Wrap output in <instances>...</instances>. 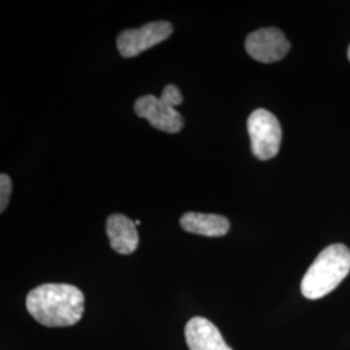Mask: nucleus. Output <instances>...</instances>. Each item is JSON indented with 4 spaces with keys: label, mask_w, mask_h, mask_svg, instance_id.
Instances as JSON below:
<instances>
[{
    "label": "nucleus",
    "mask_w": 350,
    "mask_h": 350,
    "mask_svg": "<svg viewBox=\"0 0 350 350\" xmlns=\"http://www.w3.org/2000/svg\"><path fill=\"white\" fill-rule=\"evenodd\" d=\"M173 34V26L167 21H154L139 29H127L117 37L118 52L126 57H135L144 51L166 40Z\"/></svg>",
    "instance_id": "nucleus-5"
},
{
    "label": "nucleus",
    "mask_w": 350,
    "mask_h": 350,
    "mask_svg": "<svg viewBox=\"0 0 350 350\" xmlns=\"http://www.w3.org/2000/svg\"><path fill=\"white\" fill-rule=\"evenodd\" d=\"M247 126L252 153L262 161L275 157L282 143V126L275 116L266 109H256Z\"/></svg>",
    "instance_id": "nucleus-4"
},
{
    "label": "nucleus",
    "mask_w": 350,
    "mask_h": 350,
    "mask_svg": "<svg viewBox=\"0 0 350 350\" xmlns=\"http://www.w3.org/2000/svg\"><path fill=\"white\" fill-rule=\"evenodd\" d=\"M183 103V95L175 85L165 86L161 98L146 95L134 104V111L139 117L146 118L154 129L176 134L183 127V117L175 107Z\"/></svg>",
    "instance_id": "nucleus-3"
},
{
    "label": "nucleus",
    "mask_w": 350,
    "mask_h": 350,
    "mask_svg": "<svg viewBox=\"0 0 350 350\" xmlns=\"http://www.w3.org/2000/svg\"><path fill=\"white\" fill-rule=\"evenodd\" d=\"M107 235L111 247L120 254H131L139 245L137 225L124 214H112L107 219Z\"/></svg>",
    "instance_id": "nucleus-8"
},
{
    "label": "nucleus",
    "mask_w": 350,
    "mask_h": 350,
    "mask_svg": "<svg viewBox=\"0 0 350 350\" xmlns=\"http://www.w3.org/2000/svg\"><path fill=\"white\" fill-rule=\"evenodd\" d=\"M12 192V180L7 174L0 175V212H4L8 206Z\"/></svg>",
    "instance_id": "nucleus-10"
},
{
    "label": "nucleus",
    "mask_w": 350,
    "mask_h": 350,
    "mask_svg": "<svg viewBox=\"0 0 350 350\" xmlns=\"http://www.w3.org/2000/svg\"><path fill=\"white\" fill-rule=\"evenodd\" d=\"M26 309L46 327H69L78 323L85 312V296L72 284L47 283L26 296Z\"/></svg>",
    "instance_id": "nucleus-1"
},
{
    "label": "nucleus",
    "mask_w": 350,
    "mask_h": 350,
    "mask_svg": "<svg viewBox=\"0 0 350 350\" xmlns=\"http://www.w3.org/2000/svg\"><path fill=\"white\" fill-rule=\"evenodd\" d=\"M185 338L189 350H234L227 345L219 329L202 317L188 321Z\"/></svg>",
    "instance_id": "nucleus-7"
},
{
    "label": "nucleus",
    "mask_w": 350,
    "mask_h": 350,
    "mask_svg": "<svg viewBox=\"0 0 350 350\" xmlns=\"http://www.w3.org/2000/svg\"><path fill=\"white\" fill-rule=\"evenodd\" d=\"M348 56H349V60H350V46H349V50H348Z\"/></svg>",
    "instance_id": "nucleus-11"
},
{
    "label": "nucleus",
    "mask_w": 350,
    "mask_h": 350,
    "mask_svg": "<svg viewBox=\"0 0 350 350\" xmlns=\"http://www.w3.org/2000/svg\"><path fill=\"white\" fill-rule=\"evenodd\" d=\"M291 44L282 30L265 27L250 33L245 40V50L252 59L260 63H275L282 60Z\"/></svg>",
    "instance_id": "nucleus-6"
},
{
    "label": "nucleus",
    "mask_w": 350,
    "mask_h": 350,
    "mask_svg": "<svg viewBox=\"0 0 350 350\" xmlns=\"http://www.w3.org/2000/svg\"><path fill=\"white\" fill-rule=\"evenodd\" d=\"M180 226L185 231L208 238L225 237L230 230V221L219 214L188 212L182 215Z\"/></svg>",
    "instance_id": "nucleus-9"
},
{
    "label": "nucleus",
    "mask_w": 350,
    "mask_h": 350,
    "mask_svg": "<svg viewBox=\"0 0 350 350\" xmlns=\"http://www.w3.org/2000/svg\"><path fill=\"white\" fill-rule=\"evenodd\" d=\"M350 250L344 244H332L322 250L301 282V293L318 300L331 293L348 276Z\"/></svg>",
    "instance_id": "nucleus-2"
}]
</instances>
